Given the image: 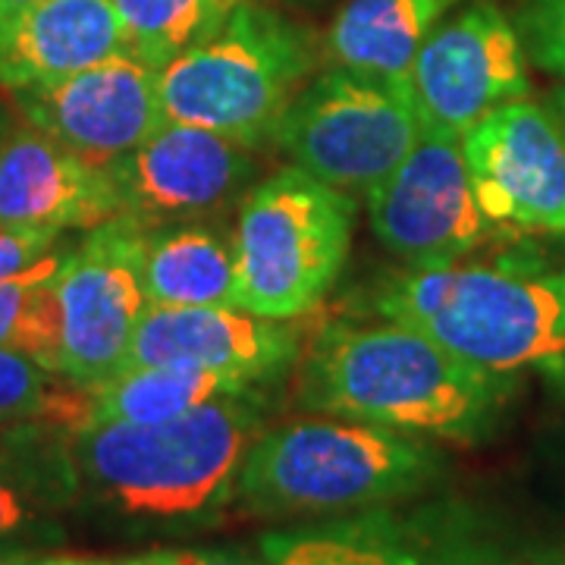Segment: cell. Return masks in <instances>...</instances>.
<instances>
[{"label": "cell", "instance_id": "obj_1", "mask_svg": "<svg viewBox=\"0 0 565 565\" xmlns=\"http://www.w3.org/2000/svg\"><path fill=\"white\" fill-rule=\"evenodd\" d=\"M515 377L468 364L405 323H330L302 364V403L422 440L481 444Z\"/></svg>", "mask_w": 565, "mask_h": 565}, {"label": "cell", "instance_id": "obj_2", "mask_svg": "<svg viewBox=\"0 0 565 565\" xmlns=\"http://www.w3.org/2000/svg\"><path fill=\"white\" fill-rule=\"evenodd\" d=\"M262 434V408L233 396L170 422L85 424L70 434V459L79 490L114 515L180 525L230 509L239 468Z\"/></svg>", "mask_w": 565, "mask_h": 565}, {"label": "cell", "instance_id": "obj_3", "mask_svg": "<svg viewBox=\"0 0 565 565\" xmlns=\"http://www.w3.org/2000/svg\"><path fill=\"white\" fill-rule=\"evenodd\" d=\"M444 475L446 456L430 440L333 415L299 418L264 427L230 509L255 519L345 515L415 500Z\"/></svg>", "mask_w": 565, "mask_h": 565}, {"label": "cell", "instance_id": "obj_4", "mask_svg": "<svg viewBox=\"0 0 565 565\" xmlns=\"http://www.w3.org/2000/svg\"><path fill=\"white\" fill-rule=\"evenodd\" d=\"M377 311L497 374L565 371V267H412L386 286Z\"/></svg>", "mask_w": 565, "mask_h": 565}, {"label": "cell", "instance_id": "obj_5", "mask_svg": "<svg viewBox=\"0 0 565 565\" xmlns=\"http://www.w3.org/2000/svg\"><path fill=\"white\" fill-rule=\"evenodd\" d=\"M315 66L318 44L308 29L243 0L211 39L158 70L163 120L262 148L274 141Z\"/></svg>", "mask_w": 565, "mask_h": 565}, {"label": "cell", "instance_id": "obj_6", "mask_svg": "<svg viewBox=\"0 0 565 565\" xmlns=\"http://www.w3.org/2000/svg\"><path fill=\"white\" fill-rule=\"evenodd\" d=\"M355 199L302 167H282L245 195L233 233L239 308L292 321L321 302L349 258Z\"/></svg>", "mask_w": 565, "mask_h": 565}, {"label": "cell", "instance_id": "obj_7", "mask_svg": "<svg viewBox=\"0 0 565 565\" xmlns=\"http://www.w3.org/2000/svg\"><path fill=\"white\" fill-rule=\"evenodd\" d=\"M422 139L408 85L330 66L296 95L274 141L305 173L371 195Z\"/></svg>", "mask_w": 565, "mask_h": 565}, {"label": "cell", "instance_id": "obj_8", "mask_svg": "<svg viewBox=\"0 0 565 565\" xmlns=\"http://www.w3.org/2000/svg\"><path fill=\"white\" fill-rule=\"evenodd\" d=\"M258 553L267 565H509L500 531L459 497H415L267 531Z\"/></svg>", "mask_w": 565, "mask_h": 565}, {"label": "cell", "instance_id": "obj_9", "mask_svg": "<svg viewBox=\"0 0 565 565\" xmlns=\"http://www.w3.org/2000/svg\"><path fill=\"white\" fill-rule=\"evenodd\" d=\"M148 226L120 214L92 226L54 274L61 302V377L98 384L120 371L141 315Z\"/></svg>", "mask_w": 565, "mask_h": 565}, {"label": "cell", "instance_id": "obj_10", "mask_svg": "<svg viewBox=\"0 0 565 565\" xmlns=\"http://www.w3.org/2000/svg\"><path fill=\"white\" fill-rule=\"evenodd\" d=\"M422 132L462 141L509 102L527 98L525 44L493 0H471L422 44L408 73Z\"/></svg>", "mask_w": 565, "mask_h": 565}, {"label": "cell", "instance_id": "obj_11", "mask_svg": "<svg viewBox=\"0 0 565 565\" xmlns=\"http://www.w3.org/2000/svg\"><path fill=\"white\" fill-rule=\"evenodd\" d=\"M475 202L490 226L565 233V126L553 107L509 102L462 139Z\"/></svg>", "mask_w": 565, "mask_h": 565}, {"label": "cell", "instance_id": "obj_12", "mask_svg": "<svg viewBox=\"0 0 565 565\" xmlns=\"http://www.w3.org/2000/svg\"><path fill=\"white\" fill-rule=\"evenodd\" d=\"M367 214L374 236L408 267L459 262L490 230L471 192L462 141L427 132L367 195Z\"/></svg>", "mask_w": 565, "mask_h": 565}, {"label": "cell", "instance_id": "obj_13", "mask_svg": "<svg viewBox=\"0 0 565 565\" xmlns=\"http://www.w3.org/2000/svg\"><path fill=\"white\" fill-rule=\"evenodd\" d=\"M29 126L95 167H110L163 122L158 70L117 54L54 85L10 92Z\"/></svg>", "mask_w": 565, "mask_h": 565}, {"label": "cell", "instance_id": "obj_14", "mask_svg": "<svg viewBox=\"0 0 565 565\" xmlns=\"http://www.w3.org/2000/svg\"><path fill=\"white\" fill-rule=\"evenodd\" d=\"M117 185L122 214L141 226L192 221L243 192L255 161L248 148L202 126L163 122L139 148L104 167Z\"/></svg>", "mask_w": 565, "mask_h": 565}, {"label": "cell", "instance_id": "obj_15", "mask_svg": "<svg viewBox=\"0 0 565 565\" xmlns=\"http://www.w3.org/2000/svg\"><path fill=\"white\" fill-rule=\"evenodd\" d=\"M299 355L286 321L243 308H154L141 315L120 371L141 364H195L255 386L274 381Z\"/></svg>", "mask_w": 565, "mask_h": 565}, {"label": "cell", "instance_id": "obj_16", "mask_svg": "<svg viewBox=\"0 0 565 565\" xmlns=\"http://www.w3.org/2000/svg\"><path fill=\"white\" fill-rule=\"evenodd\" d=\"M117 185L104 167L82 161L35 126H13L0 141V226L92 230L120 217Z\"/></svg>", "mask_w": 565, "mask_h": 565}, {"label": "cell", "instance_id": "obj_17", "mask_svg": "<svg viewBox=\"0 0 565 565\" xmlns=\"http://www.w3.org/2000/svg\"><path fill=\"white\" fill-rule=\"evenodd\" d=\"M126 51L114 0H35L0 25V85H54Z\"/></svg>", "mask_w": 565, "mask_h": 565}, {"label": "cell", "instance_id": "obj_18", "mask_svg": "<svg viewBox=\"0 0 565 565\" xmlns=\"http://www.w3.org/2000/svg\"><path fill=\"white\" fill-rule=\"evenodd\" d=\"M459 0H349L327 32L330 66L408 85L427 35Z\"/></svg>", "mask_w": 565, "mask_h": 565}, {"label": "cell", "instance_id": "obj_19", "mask_svg": "<svg viewBox=\"0 0 565 565\" xmlns=\"http://www.w3.org/2000/svg\"><path fill=\"white\" fill-rule=\"evenodd\" d=\"M145 296L154 308H239L233 239L192 221L151 226Z\"/></svg>", "mask_w": 565, "mask_h": 565}, {"label": "cell", "instance_id": "obj_20", "mask_svg": "<svg viewBox=\"0 0 565 565\" xmlns=\"http://www.w3.org/2000/svg\"><path fill=\"white\" fill-rule=\"evenodd\" d=\"M92 390V422L158 424L180 418L199 405L248 396L252 386L195 364H141L126 367Z\"/></svg>", "mask_w": 565, "mask_h": 565}, {"label": "cell", "instance_id": "obj_21", "mask_svg": "<svg viewBox=\"0 0 565 565\" xmlns=\"http://www.w3.org/2000/svg\"><path fill=\"white\" fill-rule=\"evenodd\" d=\"M243 0H114L126 54L163 70L189 47L207 41Z\"/></svg>", "mask_w": 565, "mask_h": 565}, {"label": "cell", "instance_id": "obj_22", "mask_svg": "<svg viewBox=\"0 0 565 565\" xmlns=\"http://www.w3.org/2000/svg\"><path fill=\"white\" fill-rule=\"evenodd\" d=\"M66 252L47 255L25 277L0 282V345L35 359L54 374H61V302L54 274Z\"/></svg>", "mask_w": 565, "mask_h": 565}, {"label": "cell", "instance_id": "obj_23", "mask_svg": "<svg viewBox=\"0 0 565 565\" xmlns=\"http://www.w3.org/2000/svg\"><path fill=\"white\" fill-rule=\"evenodd\" d=\"M0 345V422H41L76 434L92 424V390Z\"/></svg>", "mask_w": 565, "mask_h": 565}, {"label": "cell", "instance_id": "obj_24", "mask_svg": "<svg viewBox=\"0 0 565 565\" xmlns=\"http://www.w3.org/2000/svg\"><path fill=\"white\" fill-rule=\"evenodd\" d=\"M515 29L527 57L565 79V0H522Z\"/></svg>", "mask_w": 565, "mask_h": 565}, {"label": "cell", "instance_id": "obj_25", "mask_svg": "<svg viewBox=\"0 0 565 565\" xmlns=\"http://www.w3.org/2000/svg\"><path fill=\"white\" fill-rule=\"evenodd\" d=\"M61 233L54 230H13L0 226V282L25 277L47 255L57 252Z\"/></svg>", "mask_w": 565, "mask_h": 565}, {"label": "cell", "instance_id": "obj_26", "mask_svg": "<svg viewBox=\"0 0 565 565\" xmlns=\"http://www.w3.org/2000/svg\"><path fill=\"white\" fill-rule=\"evenodd\" d=\"M126 565H267L258 556H248L243 550H221V546H163L148 550L139 556L122 559Z\"/></svg>", "mask_w": 565, "mask_h": 565}, {"label": "cell", "instance_id": "obj_27", "mask_svg": "<svg viewBox=\"0 0 565 565\" xmlns=\"http://www.w3.org/2000/svg\"><path fill=\"white\" fill-rule=\"evenodd\" d=\"M13 565H126L110 563V559H98V556H76V553H63V556H35V553H25Z\"/></svg>", "mask_w": 565, "mask_h": 565}, {"label": "cell", "instance_id": "obj_28", "mask_svg": "<svg viewBox=\"0 0 565 565\" xmlns=\"http://www.w3.org/2000/svg\"><path fill=\"white\" fill-rule=\"evenodd\" d=\"M35 0H0V25L10 22L17 13H22L25 7H32Z\"/></svg>", "mask_w": 565, "mask_h": 565}, {"label": "cell", "instance_id": "obj_29", "mask_svg": "<svg viewBox=\"0 0 565 565\" xmlns=\"http://www.w3.org/2000/svg\"><path fill=\"white\" fill-rule=\"evenodd\" d=\"M29 550H22L20 544H0V565H13L20 556H25Z\"/></svg>", "mask_w": 565, "mask_h": 565}, {"label": "cell", "instance_id": "obj_30", "mask_svg": "<svg viewBox=\"0 0 565 565\" xmlns=\"http://www.w3.org/2000/svg\"><path fill=\"white\" fill-rule=\"evenodd\" d=\"M553 110H556V117H559L565 126V85H559V88L553 92Z\"/></svg>", "mask_w": 565, "mask_h": 565}, {"label": "cell", "instance_id": "obj_31", "mask_svg": "<svg viewBox=\"0 0 565 565\" xmlns=\"http://www.w3.org/2000/svg\"><path fill=\"white\" fill-rule=\"evenodd\" d=\"M541 565H565V553H559V556H553V559H546Z\"/></svg>", "mask_w": 565, "mask_h": 565}, {"label": "cell", "instance_id": "obj_32", "mask_svg": "<svg viewBox=\"0 0 565 565\" xmlns=\"http://www.w3.org/2000/svg\"><path fill=\"white\" fill-rule=\"evenodd\" d=\"M3 136H7V129H3V122H0V141H3Z\"/></svg>", "mask_w": 565, "mask_h": 565}]
</instances>
